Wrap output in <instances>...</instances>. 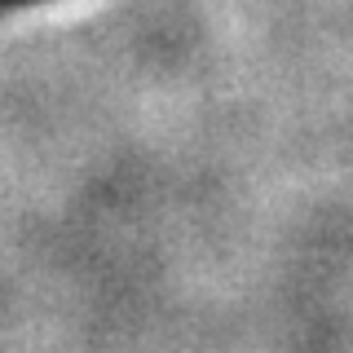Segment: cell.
Masks as SVG:
<instances>
[{
	"label": "cell",
	"mask_w": 353,
	"mask_h": 353,
	"mask_svg": "<svg viewBox=\"0 0 353 353\" xmlns=\"http://www.w3.org/2000/svg\"><path fill=\"white\" fill-rule=\"evenodd\" d=\"M27 5H40V0H0V14H9V9H27Z\"/></svg>",
	"instance_id": "6da1fadb"
}]
</instances>
